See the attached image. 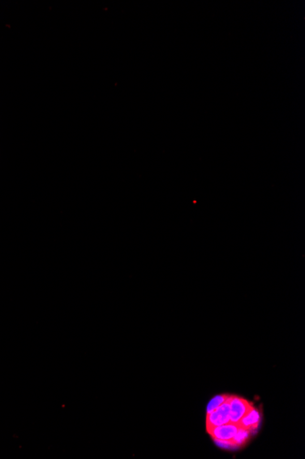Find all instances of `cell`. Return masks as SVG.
Wrapping results in <instances>:
<instances>
[{"label":"cell","instance_id":"obj_1","mask_svg":"<svg viewBox=\"0 0 305 459\" xmlns=\"http://www.w3.org/2000/svg\"><path fill=\"white\" fill-rule=\"evenodd\" d=\"M229 398V397H228ZM230 422V407L229 401L220 405L217 409L214 410L210 413H207V431L209 432L212 429Z\"/></svg>","mask_w":305,"mask_h":459},{"label":"cell","instance_id":"obj_2","mask_svg":"<svg viewBox=\"0 0 305 459\" xmlns=\"http://www.w3.org/2000/svg\"><path fill=\"white\" fill-rule=\"evenodd\" d=\"M228 401L230 407V422L234 423H238L241 418L253 407L249 401L237 396L229 395Z\"/></svg>","mask_w":305,"mask_h":459},{"label":"cell","instance_id":"obj_3","mask_svg":"<svg viewBox=\"0 0 305 459\" xmlns=\"http://www.w3.org/2000/svg\"><path fill=\"white\" fill-rule=\"evenodd\" d=\"M239 425L234 422H228L220 426H217L208 432L213 440H231L237 434Z\"/></svg>","mask_w":305,"mask_h":459},{"label":"cell","instance_id":"obj_4","mask_svg":"<svg viewBox=\"0 0 305 459\" xmlns=\"http://www.w3.org/2000/svg\"><path fill=\"white\" fill-rule=\"evenodd\" d=\"M261 419H262L261 413L253 406L241 418V420L238 422V424L240 427L248 429V430H250V431L254 433L259 427L260 423H261Z\"/></svg>","mask_w":305,"mask_h":459},{"label":"cell","instance_id":"obj_5","mask_svg":"<svg viewBox=\"0 0 305 459\" xmlns=\"http://www.w3.org/2000/svg\"><path fill=\"white\" fill-rule=\"evenodd\" d=\"M253 434L254 433L251 432L250 430L239 426L237 434H235V436L232 438L231 441L234 443V445L236 446L237 448H239V447L244 446L245 444L250 439V436Z\"/></svg>","mask_w":305,"mask_h":459},{"label":"cell","instance_id":"obj_6","mask_svg":"<svg viewBox=\"0 0 305 459\" xmlns=\"http://www.w3.org/2000/svg\"><path fill=\"white\" fill-rule=\"evenodd\" d=\"M228 397H229V395H227V394H221V395H218V396L214 397L213 399H211V401L208 404V408H207V413H210L211 412H213L214 410L220 407L221 404L226 402Z\"/></svg>","mask_w":305,"mask_h":459}]
</instances>
